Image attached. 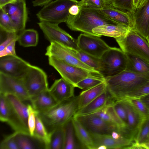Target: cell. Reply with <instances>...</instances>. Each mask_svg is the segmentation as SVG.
<instances>
[{"label": "cell", "instance_id": "4", "mask_svg": "<svg viewBox=\"0 0 149 149\" xmlns=\"http://www.w3.org/2000/svg\"><path fill=\"white\" fill-rule=\"evenodd\" d=\"M80 5L77 0H55L43 6L36 14L40 22L59 24L67 20L69 9L72 5Z\"/></svg>", "mask_w": 149, "mask_h": 149}, {"label": "cell", "instance_id": "57", "mask_svg": "<svg viewBox=\"0 0 149 149\" xmlns=\"http://www.w3.org/2000/svg\"><path fill=\"white\" fill-rule=\"evenodd\" d=\"M87 0H81L80 1V5L81 6L85 3Z\"/></svg>", "mask_w": 149, "mask_h": 149}, {"label": "cell", "instance_id": "60", "mask_svg": "<svg viewBox=\"0 0 149 149\" xmlns=\"http://www.w3.org/2000/svg\"></svg>", "mask_w": 149, "mask_h": 149}, {"label": "cell", "instance_id": "42", "mask_svg": "<svg viewBox=\"0 0 149 149\" xmlns=\"http://www.w3.org/2000/svg\"><path fill=\"white\" fill-rule=\"evenodd\" d=\"M113 107L118 116L126 126L127 122V114L123 101H115L113 104Z\"/></svg>", "mask_w": 149, "mask_h": 149}, {"label": "cell", "instance_id": "1", "mask_svg": "<svg viewBox=\"0 0 149 149\" xmlns=\"http://www.w3.org/2000/svg\"><path fill=\"white\" fill-rule=\"evenodd\" d=\"M105 79L107 91L115 101H121L149 80V72L138 73L125 70Z\"/></svg>", "mask_w": 149, "mask_h": 149}, {"label": "cell", "instance_id": "44", "mask_svg": "<svg viewBox=\"0 0 149 149\" xmlns=\"http://www.w3.org/2000/svg\"><path fill=\"white\" fill-rule=\"evenodd\" d=\"M113 3L115 8L132 12L134 10L133 0H113Z\"/></svg>", "mask_w": 149, "mask_h": 149}, {"label": "cell", "instance_id": "46", "mask_svg": "<svg viewBox=\"0 0 149 149\" xmlns=\"http://www.w3.org/2000/svg\"><path fill=\"white\" fill-rule=\"evenodd\" d=\"M16 41H13L4 49L0 51V57L6 56L16 55L15 49V44Z\"/></svg>", "mask_w": 149, "mask_h": 149}, {"label": "cell", "instance_id": "22", "mask_svg": "<svg viewBox=\"0 0 149 149\" xmlns=\"http://www.w3.org/2000/svg\"><path fill=\"white\" fill-rule=\"evenodd\" d=\"M72 121L77 139L81 148L95 149L94 142L90 132L76 118L73 117Z\"/></svg>", "mask_w": 149, "mask_h": 149}, {"label": "cell", "instance_id": "55", "mask_svg": "<svg viewBox=\"0 0 149 149\" xmlns=\"http://www.w3.org/2000/svg\"><path fill=\"white\" fill-rule=\"evenodd\" d=\"M138 145L140 149H149V141Z\"/></svg>", "mask_w": 149, "mask_h": 149}, {"label": "cell", "instance_id": "54", "mask_svg": "<svg viewBox=\"0 0 149 149\" xmlns=\"http://www.w3.org/2000/svg\"><path fill=\"white\" fill-rule=\"evenodd\" d=\"M105 7H113V0H102Z\"/></svg>", "mask_w": 149, "mask_h": 149}, {"label": "cell", "instance_id": "53", "mask_svg": "<svg viewBox=\"0 0 149 149\" xmlns=\"http://www.w3.org/2000/svg\"><path fill=\"white\" fill-rule=\"evenodd\" d=\"M111 135L115 139H118L123 137H124L120 133L116 131H113Z\"/></svg>", "mask_w": 149, "mask_h": 149}, {"label": "cell", "instance_id": "39", "mask_svg": "<svg viewBox=\"0 0 149 149\" xmlns=\"http://www.w3.org/2000/svg\"><path fill=\"white\" fill-rule=\"evenodd\" d=\"M124 100L132 105L144 118L149 116V109L139 98H127Z\"/></svg>", "mask_w": 149, "mask_h": 149}, {"label": "cell", "instance_id": "20", "mask_svg": "<svg viewBox=\"0 0 149 149\" xmlns=\"http://www.w3.org/2000/svg\"><path fill=\"white\" fill-rule=\"evenodd\" d=\"M134 29L146 38L149 31V0L133 12Z\"/></svg>", "mask_w": 149, "mask_h": 149}, {"label": "cell", "instance_id": "48", "mask_svg": "<svg viewBox=\"0 0 149 149\" xmlns=\"http://www.w3.org/2000/svg\"><path fill=\"white\" fill-rule=\"evenodd\" d=\"M80 10V5L74 4L72 6L69 8V12L72 15H77Z\"/></svg>", "mask_w": 149, "mask_h": 149}, {"label": "cell", "instance_id": "16", "mask_svg": "<svg viewBox=\"0 0 149 149\" xmlns=\"http://www.w3.org/2000/svg\"><path fill=\"white\" fill-rule=\"evenodd\" d=\"M90 133L94 142L95 149L102 145L105 146L107 149H127L134 142L124 137L115 139L111 134Z\"/></svg>", "mask_w": 149, "mask_h": 149}, {"label": "cell", "instance_id": "35", "mask_svg": "<svg viewBox=\"0 0 149 149\" xmlns=\"http://www.w3.org/2000/svg\"><path fill=\"white\" fill-rule=\"evenodd\" d=\"M149 116L143 118L134 140L138 144L149 141Z\"/></svg>", "mask_w": 149, "mask_h": 149}, {"label": "cell", "instance_id": "58", "mask_svg": "<svg viewBox=\"0 0 149 149\" xmlns=\"http://www.w3.org/2000/svg\"><path fill=\"white\" fill-rule=\"evenodd\" d=\"M146 39L149 43V31L147 37L146 38Z\"/></svg>", "mask_w": 149, "mask_h": 149}, {"label": "cell", "instance_id": "28", "mask_svg": "<svg viewBox=\"0 0 149 149\" xmlns=\"http://www.w3.org/2000/svg\"><path fill=\"white\" fill-rule=\"evenodd\" d=\"M64 142L63 149H78L81 148L78 143L72 121H70L63 127Z\"/></svg>", "mask_w": 149, "mask_h": 149}, {"label": "cell", "instance_id": "41", "mask_svg": "<svg viewBox=\"0 0 149 149\" xmlns=\"http://www.w3.org/2000/svg\"><path fill=\"white\" fill-rule=\"evenodd\" d=\"M29 116L28 127L30 134L33 136L36 122V116L38 112L35 110L32 105L28 104Z\"/></svg>", "mask_w": 149, "mask_h": 149}, {"label": "cell", "instance_id": "14", "mask_svg": "<svg viewBox=\"0 0 149 149\" xmlns=\"http://www.w3.org/2000/svg\"><path fill=\"white\" fill-rule=\"evenodd\" d=\"M1 8L10 17L15 26V33L18 36L26 29L28 19L25 0H18Z\"/></svg>", "mask_w": 149, "mask_h": 149}, {"label": "cell", "instance_id": "2", "mask_svg": "<svg viewBox=\"0 0 149 149\" xmlns=\"http://www.w3.org/2000/svg\"><path fill=\"white\" fill-rule=\"evenodd\" d=\"M65 23L73 31L99 37L93 32L94 28L103 25L119 24L106 16L100 9L84 6H80V10L77 15H70Z\"/></svg>", "mask_w": 149, "mask_h": 149}, {"label": "cell", "instance_id": "17", "mask_svg": "<svg viewBox=\"0 0 149 149\" xmlns=\"http://www.w3.org/2000/svg\"><path fill=\"white\" fill-rule=\"evenodd\" d=\"M74 86L61 78L55 80L49 91L56 102L59 103L74 97Z\"/></svg>", "mask_w": 149, "mask_h": 149}, {"label": "cell", "instance_id": "51", "mask_svg": "<svg viewBox=\"0 0 149 149\" xmlns=\"http://www.w3.org/2000/svg\"><path fill=\"white\" fill-rule=\"evenodd\" d=\"M139 98L149 110V94L142 96Z\"/></svg>", "mask_w": 149, "mask_h": 149}, {"label": "cell", "instance_id": "12", "mask_svg": "<svg viewBox=\"0 0 149 149\" xmlns=\"http://www.w3.org/2000/svg\"><path fill=\"white\" fill-rule=\"evenodd\" d=\"M74 117L91 133L111 134L113 131H116L120 133L121 129L94 114Z\"/></svg>", "mask_w": 149, "mask_h": 149}, {"label": "cell", "instance_id": "43", "mask_svg": "<svg viewBox=\"0 0 149 149\" xmlns=\"http://www.w3.org/2000/svg\"><path fill=\"white\" fill-rule=\"evenodd\" d=\"M148 94L149 80L135 90L129 93L124 100L127 98H138Z\"/></svg>", "mask_w": 149, "mask_h": 149}, {"label": "cell", "instance_id": "31", "mask_svg": "<svg viewBox=\"0 0 149 149\" xmlns=\"http://www.w3.org/2000/svg\"><path fill=\"white\" fill-rule=\"evenodd\" d=\"M38 32L33 29H25L18 36L17 41L24 47H35L38 42Z\"/></svg>", "mask_w": 149, "mask_h": 149}, {"label": "cell", "instance_id": "18", "mask_svg": "<svg viewBox=\"0 0 149 149\" xmlns=\"http://www.w3.org/2000/svg\"><path fill=\"white\" fill-rule=\"evenodd\" d=\"M100 10L106 16L118 24L129 29L134 28L133 12L113 7H104Z\"/></svg>", "mask_w": 149, "mask_h": 149}, {"label": "cell", "instance_id": "52", "mask_svg": "<svg viewBox=\"0 0 149 149\" xmlns=\"http://www.w3.org/2000/svg\"><path fill=\"white\" fill-rule=\"evenodd\" d=\"M16 1L14 0H0V8H1L5 6Z\"/></svg>", "mask_w": 149, "mask_h": 149}, {"label": "cell", "instance_id": "10", "mask_svg": "<svg viewBox=\"0 0 149 149\" xmlns=\"http://www.w3.org/2000/svg\"><path fill=\"white\" fill-rule=\"evenodd\" d=\"M37 24L50 43L56 42L71 49H79L77 39L60 27L58 24L45 22Z\"/></svg>", "mask_w": 149, "mask_h": 149}, {"label": "cell", "instance_id": "40", "mask_svg": "<svg viewBox=\"0 0 149 149\" xmlns=\"http://www.w3.org/2000/svg\"><path fill=\"white\" fill-rule=\"evenodd\" d=\"M16 132L4 136L0 144V149H19L15 140Z\"/></svg>", "mask_w": 149, "mask_h": 149}, {"label": "cell", "instance_id": "49", "mask_svg": "<svg viewBox=\"0 0 149 149\" xmlns=\"http://www.w3.org/2000/svg\"><path fill=\"white\" fill-rule=\"evenodd\" d=\"M55 0H34L32 2L33 7L43 6L49 2Z\"/></svg>", "mask_w": 149, "mask_h": 149}, {"label": "cell", "instance_id": "45", "mask_svg": "<svg viewBox=\"0 0 149 149\" xmlns=\"http://www.w3.org/2000/svg\"><path fill=\"white\" fill-rule=\"evenodd\" d=\"M6 32V38L1 43L0 45V51L4 49L6 47L13 41H17L18 36L15 32Z\"/></svg>", "mask_w": 149, "mask_h": 149}, {"label": "cell", "instance_id": "7", "mask_svg": "<svg viewBox=\"0 0 149 149\" xmlns=\"http://www.w3.org/2000/svg\"><path fill=\"white\" fill-rule=\"evenodd\" d=\"M48 62L49 65L59 73L62 78L72 84L75 87L78 83L88 77L96 76L104 77L54 57H49Z\"/></svg>", "mask_w": 149, "mask_h": 149}, {"label": "cell", "instance_id": "30", "mask_svg": "<svg viewBox=\"0 0 149 149\" xmlns=\"http://www.w3.org/2000/svg\"><path fill=\"white\" fill-rule=\"evenodd\" d=\"M113 104L93 114L122 129L126 126L118 116L113 107Z\"/></svg>", "mask_w": 149, "mask_h": 149}, {"label": "cell", "instance_id": "11", "mask_svg": "<svg viewBox=\"0 0 149 149\" xmlns=\"http://www.w3.org/2000/svg\"><path fill=\"white\" fill-rule=\"evenodd\" d=\"M100 37L81 34L77 39L79 49L95 57L100 58L111 47Z\"/></svg>", "mask_w": 149, "mask_h": 149}, {"label": "cell", "instance_id": "29", "mask_svg": "<svg viewBox=\"0 0 149 149\" xmlns=\"http://www.w3.org/2000/svg\"><path fill=\"white\" fill-rule=\"evenodd\" d=\"M127 63L126 69L138 73L149 72V63L138 57L127 54Z\"/></svg>", "mask_w": 149, "mask_h": 149}, {"label": "cell", "instance_id": "33", "mask_svg": "<svg viewBox=\"0 0 149 149\" xmlns=\"http://www.w3.org/2000/svg\"><path fill=\"white\" fill-rule=\"evenodd\" d=\"M71 50L82 62L100 72V58L95 57L79 49Z\"/></svg>", "mask_w": 149, "mask_h": 149}, {"label": "cell", "instance_id": "56", "mask_svg": "<svg viewBox=\"0 0 149 149\" xmlns=\"http://www.w3.org/2000/svg\"><path fill=\"white\" fill-rule=\"evenodd\" d=\"M107 147L104 145H101L98 146L97 149H107Z\"/></svg>", "mask_w": 149, "mask_h": 149}, {"label": "cell", "instance_id": "23", "mask_svg": "<svg viewBox=\"0 0 149 149\" xmlns=\"http://www.w3.org/2000/svg\"><path fill=\"white\" fill-rule=\"evenodd\" d=\"M121 101H123L127 112V122L126 127L136 137L144 118L128 101L125 100Z\"/></svg>", "mask_w": 149, "mask_h": 149}, {"label": "cell", "instance_id": "15", "mask_svg": "<svg viewBox=\"0 0 149 149\" xmlns=\"http://www.w3.org/2000/svg\"><path fill=\"white\" fill-rule=\"evenodd\" d=\"M0 94H12L22 101H30L22 79L0 73Z\"/></svg>", "mask_w": 149, "mask_h": 149}, {"label": "cell", "instance_id": "37", "mask_svg": "<svg viewBox=\"0 0 149 149\" xmlns=\"http://www.w3.org/2000/svg\"><path fill=\"white\" fill-rule=\"evenodd\" d=\"M0 29L7 32H16L13 21L2 8H0Z\"/></svg>", "mask_w": 149, "mask_h": 149}, {"label": "cell", "instance_id": "3", "mask_svg": "<svg viewBox=\"0 0 149 149\" xmlns=\"http://www.w3.org/2000/svg\"><path fill=\"white\" fill-rule=\"evenodd\" d=\"M78 96L57 103L38 115L50 133L63 127L74 116L78 109Z\"/></svg>", "mask_w": 149, "mask_h": 149}, {"label": "cell", "instance_id": "27", "mask_svg": "<svg viewBox=\"0 0 149 149\" xmlns=\"http://www.w3.org/2000/svg\"><path fill=\"white\" fill-rule=\"evenodd\" d=\"M15 139L19 149H45L44 143L30 134L16 132Z\"/></svg>", "mask_w": 149, "mask_h": 149}, {"label": "cell", "instance_id": "5", "mask_svg": "<svg viewBox=\"0 0 149 149\" xmlns=\"http://www.w3.org/2000/svg\"><path fill=\"white\" fill-rule=\"evenodd\" d=\"M116 40L125 54L139 57L149 63V43L134 28L129 29L125 36Z\"/></svg>", "mask_w": 149, "mask_h": 149}, {"label": "cell", "instance_id": "36", "mask_svg": "<svg viewBox=\"0 0 149 149\" xmlns=\"http://www.w3.org/2000/svg\"><path fill=\"white\" fill-rule=\"evenodd\" d=\"M105 81L104 77L92 76L79 82L76 85L75 87L85 90L95 86Z\"/></svg>", "mask_w": 149, "mask_h": 149}, {"label": "cell", "instance_id": "24", "mask_svg": "<svg viewBox=\"0 0 149 149\" xmlns=\"http://www.w3.org/2000/svg\"><path fill=\"white\" fill-rule=\"evenodd\" d=\"M30 101L33 108L38 113L48 110L57 103L50 93L49 89L31 97Z\"/></svg>", "mask_w": 149, "mask_h": 149}, {"label": "cell", "instance_id": "19", "mask_svg": "<svg viewBox=\"0 0 149 149\" xmlns=\"http://www.w3.org/2000/svg\"><path fill=\"white\" fill-rule=\"evenodd\" d=\"M115 101L107 90L87 105L77 110L74 117L95 113L113 104Z\"/></svg>", "mask_w": 149, "mask_h": 149}, {"label": "cell", "instance_id": "59", "mask_svg": "<svg viewBox=\"0 0 149 149\" xmlns=\"http://www.w3.org/2000/svg\"><path fill=\"white\" fill-rule=\"evenodd\" d=\"M15 1H17V0H14Z\"/></svg>", "mask_w": 149, "mask_h": 149}, {"label": "cell", "instance_id": "25", "mask_svg": "<svg viewBox=\"0 0 149 149\" xmlns=\"http://www.w3.org/2000/svg\"><path fill=\"white\" fill-rule=\"evenodd\" d=\"M107 90L105 81L93 88L84 90L78 95V109L85 107Z\"/></svg>", "mask_w": 149, "mask_h": 149}, {"label": "cell", "instance_id": "47", "mask_svg": "<svg viewBox=\"0 0 149 149\" xmlns=\"http://www.w3.org/2000/svg\"><path fill=\"white\" fill-rule=\"evenodd\" d=\"M81 6L98 9L105 7L102 0H87L85 3Z\"/></svg>", "mask_w": 149, "mask_h": 149}, {"label": "cell", "instance_id": "8", "mask_svg": "<svg viewBox=\"0 0 149 149\" xmlns=\"http://www.w3.org/2000/svg\"><path fill=\"white\" fill-rule=\"evenodd\" d=\"M22 79L31 98L49 89L46 73L37 66L31 65Z\"/></svg>", "mask_w": 149, "mask_h": 149}, {"label": "cell", "instance_id": "9", "mask_svg": "<svg viewBox=\"0 0 149 149\" xmlns=\"http://www.w3.org/2000/svg\"><path fill=\"white\" fill-rule=\"evenodd\" d=\"M45 55L48 57H54L68 64L103 77L99 72L82 62L70 49L57 42L50 43L46 48Z\"/></svg>", "mask_w": 149, "mask_h": 149}, {"label": "cell", "instance_id": "21", "mask_svg": "<svg viewBox=\"0 0 149 149\" xmlns=\"http://www.w3.org/2000/svg\"><path fill=\"white\" fill-rule=\"evenodd\" d=\"M4 95L17 118L24 127L29 132L28 123V104H26L23 101L15 95L12 94Z\"/></svg>", "mask_w": 149, "mask_h": 149}, {"label": "cell", "instance_id": "13", "mask_svg": "<svg viewBox=\"0 0 149 149\" xmlns=\"http://www.w3.org/2000/svg\"><path fill=\"white\" fill-rule=\"evenodd\" d=\"M31 65L16 55L0 57V73L22 79Z\"/></svg>", "mask_w": 149, "mask_h": 149}, {"label": "cell", "instance_id": "34", "mask_svg": "<svg viewBox=\"0 0 149 149\" xmlns=\"http://www.w3.org/2000/svg\"><path fill=\"white\" fill-rule=\"evenodd\" d=\"M50 140L48 149H63V127L56 129L49 133Z\"/></svg>", "mask_w": 149, "mask_h": 149}, {"label": "cell", "instance_id": "26", "mask_svg": "<svg viewBox=\"0 0 149 149\" xmlns=\"http://www.w3.org/2000/svg\"><path fill=\"white\" fill-rule=\"evenodd\" d=\"M129 29L120 24H108L97 26L93 29V32L101 37L103 36L116 39L125 36Z\"/></svg>", "mask_w": 149, "mask_h": 149}, {"label": "cell", "instance_id": "38", "mask_svg": "<svg viewBox=\"0 0 149 149\" xmlns=\"http://www.w3.org/2000/svg\"><path fill=\"white\" fill-rule=\"evenodd\" d=\"M11 107L5 96L0 94V120L6 122L11 111Z\"/></svg>", "mask_w": 149, "mask_h": 149}, {"label": "cell", "instance_id": "50", "mask_svg": "<svg viewBox=\"0 0 149 149\" xmlns=\"http://www.w3.org/2000/svg\"><path fill=\"white\" fill-rule=\"evenodd\" d=\"M147 0H133V6L134 9L141 7Z\"/></svg>", "mask_w": 149, "mask_h": 149}, {"label": "cell", "instance_id": "32", "mask_svg": "<svg viewBox=\"0 0 149 149\" xmlns=\"http://www.w3.org/2000/svg\"><path fill=\"white\" fill-rule=\"evenodd\" d=\"M38 114L36 116V125L33 136L44 144L46 149H48L50 134L47 130Z\"/></svg>", "mask_w": 149, "mask_h": 149}, {"label": "cell", "instance_id": "6", "mask_svg": "<svg viewBox=\"0 0 149 149\" xmlns=\"http://www.w3.org/2000/svg\"><path fill=\"white\" fill-rule=\"evenodd\" d=\"M100 60V72L104 78L114 76L126 69V54L120 48L111 47Z\"/></svg>", "mask_w": 149, "mask_h": 149}]
</instances>
